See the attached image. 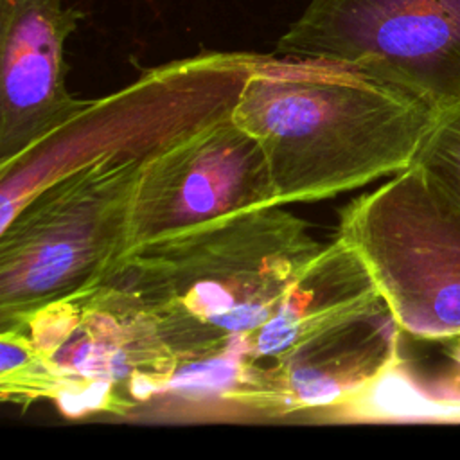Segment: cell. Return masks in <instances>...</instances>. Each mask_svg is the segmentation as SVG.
<instances>
[{
    "label": "cell",
    "instance_id": "1",
    "mask_svg": "<svg viewBox=\"0 0 460 460\" xmlns=\"http://www.w3.org/2000/svg\"><path fill=\"white\" fill-rule=\"evenodd\" d=\"M322 248L305 221L270 205L146 244L99 284L155 316L180 363L167 392L185 394L205 376L221 401L241 345Z\"/></svg>",
    "mask_w": 460,
    "mask_h": 460
},
{
    "label": "cell",
    "instance_id": "2",
    "mask_svg": "<svg viewBox=\"0 0 460 460\" xmlns=\"http://www.w3.org/2000/svg\"><path fill=\"white\" fill-rule=\"evenodd\" d=\"M232 119L261 144L277 203L286 205L410 167L435 111L354 65L262 54Z\"/></svg>",
    "mask_w": 460,
    "mask_h": 460
},
{
    "label": "cell",
    "instance_id": "3",
    "mask_svg": "<svg viewBox=\"0 0 460 460\" xmlns=\"http://www.w3.org/2000/svg\"><path fill=\"white\" fill-rule=\"evenodd\" d=\"M262 54L208 50L146 70L0 165V226L47 183L93 162L146 165L232 117Z\"/></svg>",
    "mask_w": 460,
    "mask_h": 460
},
{
    "label": "cell",
    "instance_id": "4",
    "mask_svg": "<svg viewBox=\"0 0 460 460\" xmlns=\"http://www.w3.org/2000/svg\"><path fill=\"white\" fill-rule=\"evenodd\" d=\"M142 167H79L36 190L0 226V331L106 277L122 255Z\"/></svg>",
    "mask_w": 460,
    "mask_h": 460
},
{
    "label": "cell",
    "instance_id": "5",
    "mask_svg": "<svg viewBox=\"0 0 460 460\" xmlns=\"http://www.w3.org/2000/svg\"><path fill=\"white\" fill-rule=\"evenodd\" d=\"M336 235L358 252L404 336L460 338V205L419 165L349 203Z\"/></svg>",
    "mask_w": 460,
    "mask_h": 460
},
{
    "label": "cell",
    "instance_id": "6",
    "mask_svg": "<svg viewBox=\"0 0 460 460\" xmlns=\"http://www.w3.org/2000/svg\"><path fill=\"white\" fill-rule=\"evenodd\" d=\"M16 327L49 363L50 401L68 419L128 415L165 394L180 368L155 316L102 284L49 304Z\"/></svg>",
    "mask_w": 460,
    "mask_h": 460
},
{
    "label": "cell",
    "instance_id": "7",
    "mask_svg": "<svg viewBox=\"0 0 460 460\" xmlns=\"http://www.w3.org/2000/svg\"><path fill=\"white\" fill-rule=\"evenodd\" d=\"M277 54L354 65L438 113L460 102V0H309Z\"/></svg>",
    "mask_w": 460,
    "mask_h": 460
},
{
    "label": "cell",
    "instance_id": "8",
    "mask_svg": "<svg viewBox=\"0 0 460 460\" xmlns=\"http://www.w3.org/2000/svg\"><path fill=\"white\" fill-rule=\"evenodd\" d=\"M270 205L279 203L266 155L230 117L142 167L120 257Z\"/></svg>",
    "mask_w": 460,
    "mask_h": 460
},
{
    "label": "cell",
    "instance_id": "9",
    "mask_svg": "<svg viewBox=\"0 0 460 460\" xmlns=\"http://www.w3.org/2000/svg\"><path fill=\"white\" fill-rule=\"evenodd\" d=\"M402 332L381 298L234 385L221 402L266 417L341 410L399 358Z\"/></svg>",
    "mask_w": 460,
    "mask_h": 460
},
{
    "label": "cell",
    "instance_id": "10",
    "mask_svg": "<svg viewBox=\"0 0 460 460\" xmlns=\"http://www.w3.org/2000/svg\"><path fill=\"white\" fill-rule=\"evenodd\" d=\"M83 16L63 0H0V165L90 102L65 84V41Z\"/></svg>",
    "mask_w": 460,
    "mask_h": 460
},
{
    "label": "cell",
    "instance_id": "11",
    "mask_svg": "<svg viewBox=\"0 0 460 460\" xmlns=\"http://www.w3.org/2000/svg\"><path fill=\"white\" fill-rule=\"evenodd\" d=\"M381 298L358 252L336 235L307 264L280 307L244 340L232 386Z\"/></svg>",
    "mask_w": 460,
    "mask_h": 460
},
{
    "label": "cell",
    "instance_id": "12",
    "mask_svg": "<svg viewBox=\"0 0 460 460\" xmlns=\"http://www.w3.org/2000/svg\"><path fill=\"white\" fill-rule=\"evenodd\" d=\"M0 394L4 401L29 404L52 399L54 376L23 329L0 331Z\"/></svg>",
    "mask_w": 460,
    "mask_h": 460
},
{
    "label": "cell",
    "instance_id": "13",
    "mask_svg": "<svg viewBox=\"0 0 460 460\" xmlns=\"http://www.w3.org/2000/svg\"><path fill=\"white\" fill-rule=\"evenodd\" d=\"M411 164L460 205V102L435 113Z\"/></svg>",
    "mask_w": 460,
    "mask_h": 460
},
{
    "label": "cell",
    "instance_id": "14",
    "mask_svg": "<svg viewBox=\"0 0 460 460\" xmlns=\"http://www.w3.org/2000/svg\"><path fill=\"white\" fill-rule=\"evenodd\" d=\"M455 343V350L451 352V358L456 363V370L453 379L446 381L442 386V392L438 395L437 411L438 417H449L453 420L460 419V338L451 340Z\"/></svg>",
    "mask_w": 460,
    "mask_h": 460
}]
</instances>
